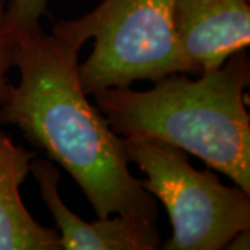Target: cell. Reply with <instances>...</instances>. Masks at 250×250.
<instances>
[{"label":"cell","mask_w":250,"mask_h":250,"mask_svg":"<svg viewBox=\"0 0 250 250\" xmlns=\"http://www.w3.org/2000/svg\"><path fill=\"white\" fill-rule=\"evenodd\" d=\"M93 50L78 67L86 95L136 81L190 74L174 29V0H100L82 17L53 24Z\"/></svg>","instance_id":"3"},{"label":"cell","mask_w":250,"mask_h":250,"mask_svg":"<svg viewBox=\"0 0 250 250\" xmlns=\"http://www.w3.org/2000/svg\"><path fill=\"white\" fill-rule=\"evenodd\" d=\"M174 29L190 74L213 71L250 43V0H174Z\"/></svg>","instance_id":"5"},{"label":"cell","mask_w":250,"mask_h":250,"mask_svg":"<svg viewBox=\"0 0 250 250\" xmlns=\"http://www.w3.org/2000/svg\"><path fill=\"white\" fill-rule=\"evenodd\" d=\"M49 0H9L0 17V41L16 47L25 36L42 31L41 20L49 16Z\"/></svg>","instance_id":"8"},{"label":"cell","mask_w":250,"mask_h":250,"mask_svg":"<svg viewBox=\"0 0 250 250\" xmlns=\"http://www.w3.org/2000/svg\"><path fill=\"white\" fill-rule=\"evenodd\" d=\"M14 57H16V47L0 41V106L4 102L9 92L10 82L7 80V71L11 67H14Z\"/></svg>","instance_id":"9"},{"label":"cell","mask_w":250,"mask_h":250,"mask_svg":"<svg viewBox=\"0 0 250 250\" xmlns=\"http://www.w3.org/2000/svg\"><path fill=\"white\" fill-rule=\"evenodd\" d=\"M35 156L0 131V250H62L56 229L36 223L20 195Z\"/></svg>","instance_id":"7"},{"label":"cell","mask_w":250,"mask_h":250,"mask_svg":"<svg viewBox=\"0 0 250 250\" xmlns=\"http://www.w3.org/2000/svg\"><path fill=\"white\" fill-rule=\"evenodd\" d=\"M29 171L38 181L42 200L59 228L62 250H156L161 248L156 223L123 215L98 218L93 223L80 218L60 197V172L52 161H34Z\"/></svg>","instance_id":"6"},{"label":"cell","mask_w":250,"mask_h":250,"mask_svg":"<svg viewBox=\"0 0 250 250\" xmlns=\"http://www.w3.org/2000/svg\"><path fill=\"white\" fill-rule=\"evenodd\" d=\"M129 163L170 215L172 235L166 250L227 249L235 235L250 229V193L227 187L210 170L193 168L188 153L149 135L124 136Z\"/></svg>","instance_id":"4"},{"label":"cell","mask_w":250,"mask_h":250,"mask_svg":"<svg viewBox=\"0 0 250 250\" xmlns=\"http://www.w3.org/2000/svg\"><path fill=\"white\" fill-rule=\"evenodd\" d=\"M250 229L242 231L238 235H235L232 241L228 243L227 249H249V238H250Z\"/></svg>","instance_id":"10"},{"label":"cell","mask_w":250,"mask_h":250,"mask_svg":"<svg viewBox=\"0 0 250 250\" xmlns=\"http://www.w3.org/2000/svg\"><path fill=\"white\" fill-rule=\"evenodd\" d=\"M249 85L243 49L196 80L174 72L149 90L106 88L93 96L118 135H149L177 146L250 193Z\"/></svg>","instance_id":"2"},{"label":"cell","mask_w":250,"mask_h":250,"mask_svg":"<svg viewBox=\"0 0 250 250\" xmlns=\"http://www.w3.org/2000/svg\"><path fill=\"white\" fill-rule=\"evenodd\" d=\"M80 38L52 27L16 46L17 85L10 83L0 123L21 129L28 142L70 172L96 211L156 223V199L128 168L124 136L86 99L81 85Z\"/></svg>","instance_id":"1"},{"label":"cell","mask_w":250,"mask_h":250,"mask_svg":"<svg viewBox=\"0 0 250 250\" xmlns=\"http://www.w3.org/2000/svg\"><path fill=\"white\" fill-rule=\"evenodd\" d=\"M4 0H0V17H1V13H3V10H4Z\"/></svg>","instance_id":"11"}]
</instances>
